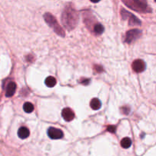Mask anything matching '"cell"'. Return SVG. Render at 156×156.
I'll list each match as a JSON object with an SVG mask.
<instances>
[{
    "instance_id": "6da1fadb",
    "label": "cell",
    "mask_w": 156,
    "mask_h": 156,
    "mask_svg": "<svg viewBox=\"0 0 156 156\" xmlns=\"http://www.w3.org/2000/svg\"><path fill=\"white\" fill-rule=\"evenodd\" d=\"M62 22L65 28L68 30H72L78 24V15L71 6H68L64 8L62 14Z\"/></svg>"
},
{
    "instance_id": "7a4b0ae2",
    "label": "cell",
    "mask_w": 156,
    "mask_h": 156,
    "mask_svg": "<svg viewBox=\"0 0 156 156\" xmlns=\"http://www.w3.org/2000/svg\"><path fill=\"white\" fill-rule=\"evenodd\" d=\"M126 6L140 12H150L151 9L148 7L146 0H122Z\"/></svg>"
},
{
    "instance_id": "3957f363",
    "label": "cell",
    "mask_w": 156,
    "mask_h": 156,
    "mask_svg": "<svg viewBox=\"0 0 156 156\" xmlns=\"http://www.w3.org/2000/svg\"><path fill=\"white\" fill-rule=\"evenodd\" d=\"M44 18L45 21L47 23V24L50 28L53 29L56 34H58L61 37H65L64 30L60 27V25L58 24V22H57L56 18H54L53 15H52L50 13H46V14H44Z\"/></svg>"
},
{
    "instance_id": "277c9868",
    "label": "cell",
    "mask_w": 156,
    "mask_h": 156,
    "mask_svg": "<svg viewBox=\"0 0 156 156\" xmlns=\"http://www.w3.org/2000/svg\"><path fill=\"white\" fill-rule=\"evenodd\" d=\"M121 16L123 19H127L129 18V25L130 26H140L141 25V21L136 18L134 15L131 14L128 11L122 9L121 11Z\"/></svg>"
},
{
    "instance_id": "5b68a950",
    "label": "cell",
    "mask_w": 156,
    "mask_h": 156,
    "mask_svg": "<svg viewBox=\"0 0 156 156\" xmlns=\"http://www.w3.org/2000/svg\"><path fill=\"white\" fill-rule=\"evenodd\" d=\"M142 31L139 29H132L126 33L124 41L127 44H131L142 36Z\"/></svg>"
},
{
    "instance_id": "8992f818",
    "label": "cell",
    "mask_w": 156,
    "mask_h": 156,
    "mask_svg": "<svg viewBox=\"0 0 156 156\" xmlns=\"http://www.w3.org/2000/svg\"><path fill=\"white\" fill-rule=\"evenodd\" d=\"M47 134L49 137L52 139H60L63 137V132L62 130L54 128V127H50L48 129Z\"/></svg>"
},
{
    "instance_id": "52a82bcc",
    "label": "cell",
    "mask_w": 156,
    "mask_h": 156,
    "mask_svg": "<svg viewBox=\"0 0 156 156\" xmlns=\"http://www.w3.org/2000/svg\"><path fill=\"white\" fill-rule=\"evenodd\" d=\"M132 69L136 72H142L146 69V63L142 60H136L132 64Z\"/></svg>"
},
{
    "instance_id": "ba28073f",
    "label": "cell",
    "mask_w": 156,
    "mask_h": 156,
    "mask_svg": "<svg viewBox=\"0 0 156 156\" xmlns=\"http://www.w3.org/2000/svg\"><path fill=\"white\" fill-rule=\"evenodd\" d=\"M62 118L64 119L67 122L72 121L75 118V114L73 110H71L70 108H64L62 111Z\"/></svg>"
},
{
    "instance_id": "9c48e42d",
    "label": "cell",
    "mask_w": 156,
    "mask_h": 156,
    "mask_svg": "<svg viewBox=\"0 0 156 156\" xmlns=\"http://www.w3.org/2000/svg\"><path fill=\"white\" fill-rule=\"evenodd\" d=\"M16 84L14 82H11L8 83L7 88H6V96L9 98V97H12L14 95L16 91Z\"/></svg>"
},
{
    "instance_id": "30bf717a",
    "label": "cell",
    "mask_w": 156,
    "mask_h": 156,
    "mask_svg": "<svg viewBox=\"0 0 156 156\" xmlns=\"http://www.w3.org/2000/svg\"><path fill=\"white\" fill-rule=\"evenodd\" d=\"M18 136L21 139H24L28 138V136H30V131L25 126H22L18 130Z\"/></svg>"
},
{
    "instance_id": "8fae6325",
    "label": "cell",
    "mask_w": 156,
    "mask_h": 156,
    "mask_svg": "<svg viewBox=\"0 0 156 156\" xmlns=\"http://www.w3.org/2000/svg\"><path fill=\"white\" fill-rule=\"evenodd\" d=\"M90 106L92 109L94 110H99L101 107V102L98 98H93L90 102Z\"/></svg>"
},
{
    "instance_id": "7c38bea8",
    "label": "cell",
    "mask_w": 156,
    "mask_h": 156,
    "mask_svg": "<svg viewBox=\"0 0 156 156\" xmlns=\"http://www.w3.org/2000/svg\"><path fill=\"white\" fill-rule=\"evenodd\" d=\"M56 78L53 77V76H48L47 78L45 79V85L49 88H53L56 85Z\"/></svg>"
},
{
    "instance_id": "4fadbf2b",
    "label": "cell",
    "mask_w": 156,
    "mask_h": 156,
    "mask_svg": "<svg viewBox=\"0 0 156 156\" xmlns=\"http://www.w3.org/2000/svg\"><path fill=\"white\" fill-rule=\"evenodd\" d=\"M132 145V141L128 137H125L121 140V146L124 148H129Z\"/></svg>"
},
{
    "instance_id": "5bb4252c",
    "label": "cell",
    "mask_w": 156,
    "mask_h": 156,
    "mask_svg": "<svg viewBox=\"0 0 156 156\" xmlns=\"http://www.w3.org/2000/svg\"><path fill=\"white\" fill-rule=\"evenodd\" d=\"M104 31V26L101 24H97L96 25H94V32L97 34V35H100L102 34Z\"/></svg>"
},
{
    "instance_id": "9a60e30c",
    "label": "cell",
    "mask_w": 156,
    "mask_h": 156,
    "mask_svg": "<svg viewBox=\"0 0 156 156\" xmlns=\"http://www.w3.org/2000/svg\"><path fill=\"white\" fill-rule=\"evenodd\" d=\"M23 109H24V110L25 111V112L29 114V113L33 112V110H34V107L31 103L26 102V103H24V106H23Z\"/></svg>"
},
{
    "instance_id": "2e32d148",
    "label": "cell",
    "mask_w": 156,
    "mask_h": 156,
    "mask_svg": "<svg viewBox=\"0 0 156 156\" xmlns=\"http://www.w3.org/2000/svg\"><path fill=\"white\" fill-rule=\"evenodd\" d=\"M107 130L108 132H111V133H115L116 132V126H113V125H110L107 127Z\"/></svg>"
},
{
    "instance_id": "e0dca14e",
    "label": "cell",
    "mask_w": 156,
    "mask_h": 156,
    "mask_svg": "<svg viewBox=\"0 0 156 156\" xmlns=\"http://www.w3.org/2000/svg\"><path fill=\"white\" fill-rule=\"evenodd\" d=\"M121 111H122L123 114H126V115H127V114H130V108L129 107H123L121 108Z\"/></svg>"
},
{
    "instance_id": "ac0fdd59",
    "label": "cell",
    "mask_w": 156,
    "mask_h": 156,
    "mask_svg": "<svg viewBox=\"0 0 156 156\" xmlns=\"http://www.w3.org/2000/svg\"><path fill=\"white\" fill-rule=\"evenodd\" d=\"M101 0H91V2H94V3H97V2H99Z\"/></svg>"
}]
</instances>
